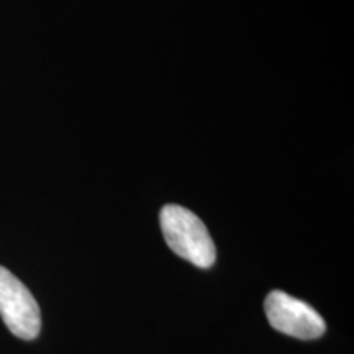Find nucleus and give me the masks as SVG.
<instances>
[{
  "instance_id": "obj_1",
  "label": "nucleus",
  "mask_w": 354,
  "mask_h": 354,
  "mask_svg": "<svg viewBox=\"0 0 354 354\" xmlns=\"http://www.w3.org/2000/svg\"><path fill=\"white\" fill-rule=\"evenodd\" d=\"M162 236L167 246L197 268H212L216 250L209 230L198 216L180 205L162 207L159 215Z\"/></svg>"
},
{
  "instance_id": "obj_2",
  "label": "nucleus",
  "mask_w": 354,
  "mask_h": 354,
  "mask_svg": "<svg viewBox=\"0 0 354 354\" xmlns=\"http://www.w3.org/2000/svg\"><path fill=\"white\" fill-rule=\"evenodd\" d=\"M0 317L17 338L35 339L41 330V312L32 292L0 266Z\"/></svg>"
},
{
  "instance_id": "obj_3",
  "label": "nucleus",
  "mask_w": 354,
  "mask_h": 354,
  "mask_svg": "<svg viewBox=\"0 0 354 354\" xmlns=\"http://www.w3.org/2000/svg\"><path fill=\"white\" fill-rule=\"evenodd\" d=\"M264 312L274 330L299 339H317L326 323L312 305L282 290H272L264 300Z\"/></svg>"
}]
</instances>
